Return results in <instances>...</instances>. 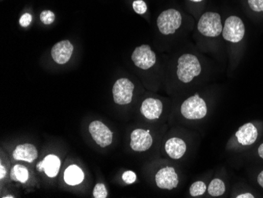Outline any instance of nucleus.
I'll list each match as a JSON object with an SVG mask.
<instances>
[{"label": "nucleus", "mask_w": 263, "mask_h": 198, "mask_svg": "<svg viewBox=\"0 0 263 198\" xmlns=\"http://www.w3.org/2000/svg\"><path fill=\"white\" fill-rule=\"evenodd\" d=\"M258 183L261 187L263 188V170L258 175Z\"/></svg>", "instance_id": "c85d7f7f"}, {"label": "nucleus", "mask_w": 263, "mask_h": 198, "mask_svg": "<svg viewBox=\"0 0 263 198\" xmlns=\"http://www.w3.org/2000/svg\"><path fill=\"white\" fill-rule=\"evenodd\" d=\"M60 165V159L56 155L50 154L37 163V168L40 172L43 170L48 177L54 178L59 173Z\"/></svg>", "instance_id": "ddd939ff"}, {"label": "nucleus", "mask_w": 263, "mask_h": 198, "mask_svg": "<svg viewBox=\"0 0 263 198\" xmlns=\"http://www.w3.org/2000/svg\"><path fill=\"white\" fill-rule=\"evenodd\" d=\"M0 170H1V172H0V179H4L6 174H7V170H6L5 167L3 165L2 163H1V165H0Z\"/></svg>", "instance_id": "bb28decb"}, {"label": "nucleus", "mask_w": 263, "mask_h": 198, "mask_svg": "<svg viewBox=\"0 0 263 198\" xmlns=\"http://www.w3.org/2000/svg\"><path fill=\"white\" fill-rule=\"evenodd\" d=\"M13 157L16 160H22L28 163H33L38 157V153L33 144H19L14 150Z\"/></svg>", "instance_id": "2eb2a0df"}, {"label": "nucleus", "mask_w": 263, "mask_h": 198, "mask_svg": "<svg viewBox=\"0 0 263 198\" xmlns=\"http://www.w3.org/2000/svg\"><path fill=\"white\" fill-rule=\"evenodd\" d=\"M181 14L177 10L169 9L163 11L157 18V24L163 35L173 34L181 26Z\"/></svg>", "instance_id": "20e7f679"}, {"label": "nucleus", "mask_w": 263, "mask_h": 198, "mask_svg": "<svg viewBox=\"0 0 263 198\" xmlns=\"http://www.w3.org/2000/svg\"><path fill=\"white\" fill-rule=\"evenodd\" d=\"M84 172L76 165L69 166L64 173V180L68 185L76 186L83 182Z\"/></svg>", "instance_id": "f3484780"}, {"label": "nucleus", "mask_w": 263, "mask_h": 198, "mask_svg": "<svg viewBox=\"0 0 263 198\" xmlns=\"http://www.w3.org/2000/svg\"><path fill=\"white\" fill-rule=\"evenodd\" d=\"M245 27L241 18L236 16H231L225 20L222 30L224 38L232 43H238L244 37Z\"/></svg>", "instance_id": "39448f33"}, {"label": "nucleus", "mask_w": 263, "mask_h": 198, "mask_svg": "<svg viewBox=\"0 0 263 198\" xmlns=\"http://www.w3.org/2000/svg\"><path fill=\"white\" fill-rule=\"evenodd\" d=\"M206 190V184L203 182L198 181V182H196V183H193L191 186L189 192H190V194L192 196H199L204 194Z\"/></svg>", "instance_id": "aec40b11"}, {"label": "nucleus", "mask_w": 263, "mask_h": 198, "mask_svg": "<svg viewBox=\"0 0 263 198\" xmlns=\"http://www.w3.org/2000/svg\"><path fill=\"white\" fill-rule=\"evenodd\" d=\"M163 108V103L160 100L147 98L142 103L140 112L147 119H157L162 115Z\"/></svg>", "instance_id": "f8f14e48"}, {"label": "nucleus", "mask_w": 263, "mask_h": 198, "mask_svg": "<svg viewBox=\"0 0 263 198\" xmlns=\"http://www.w3.org/2000/svg\"><path fill=\"white\" fill-rule=\"evenodd\" d=\"M155 182L157 187L160 189L171 190L178 185V176L173 167H163L156 174Z\"/></svg>", "instance_id": "1a4fd4ad"}, {"label": "nucleus", "mask_w": 263, "mask_h": 198, "mask_svg": "<svg viewBox=\"0 0 263 198\" xmlns=\"http://www.w3.org/2000/svg\"><path fill=\"white\" fill-rule=\"evenodd\" d=\"M108 190L106 186L102 183H98L95 185L93 189V196L95 198H106L108 197Z\"/></svg>", "instance_id": "412c9836"}, {"label": "nucleus", "mask_w": 263, "mask_h": 198, "mask_svg": "<svg viewBox=\"0 0 263 198\" xmlns=\"http://www.w3.org/2000/svg\"><path fill=\"white\" fill-rule=\"evenodd\" d=\"M222 20L218 13H205L198 23V30L205 37H218L222 33Z\"/></svg>", "instance_id": "f03ea898"}, {"label": "nucleus", "mask_w": 263, "mask_h": 198, "mask_svg": "<svg viewBox=\"0 0 263 198\" xmlns=\"http://www.w3.org/2000/svg\"><path fill=\"white\" fill-rule=\"evenodd\" d=\"M134 85L128 79H120L113 87V96L117 105H128L133 100Z\"/></svg>", "instance_id": "423d86ee"}, {"label": "nucleus", "mask_w": 263, "mask_h": 198, "mask_svg": "<svg viewBox=\"0 0 263 198\" xmlns=\"http://www.w3.org/2000/svg\"><path fill=\"white\" fill-rule=\"evenodd\" d=\"M40 20L45 24H50L56 20V15L50 11H43L40 14Z\"/></svg>", "instance_id": "4be33fe9"}, {"label": "nucleus", "mask_w": 263, "mask_h": 198, "mask_svg": "<svg viewBox=\"0 0 263 198\" xmlns=\"http://www.w3.org/2000/svg\"><path fill=\"white\" fill-rule=\"evenodd\" d=\"M32 18H32L31 14H29V13L23 14L19 20L20 24H21L22 27H29V26L31 24Z\"/></svg>", "instance_id": "a878e982"}, {"label": "nucleus", "mask_w": 263, "mask_h": 198, "mask_svg": "<svg viewBox=\"0 0 263 198\" xmlns=\"http://www.w3.org/2000/svg\"><path fill=\"white\" fill-rule=\"evenodd\" d=\"M4 197H5V198H7V197H14V196H4Z\"/></svg>", "instance_id": "2f4dec72"}, {"label": "nucleus", "mask_w": 263, "mask_h": 198, "mask_svg": "<svg viewBox=\"0 0 263 198\" xmlns=\"http://www.w3.org/2000/svg\"><path fill=\"white\" fill-rule=\"evenodd\" d=\"M11 178L13 181L25 183L29 179L28 169L21 164H16L11 171Z\"/></svg>", "instance_id": "a211bd4d"}, {"label": "nucleus", "mask_w": 263, "mask_h": 198, "mask_svg": "<svg viewBox=\"0 0 263 198\" xmlns=\"http://www.w3.org/2000/svg\"><path fill=\"white\" fill-rule=\"evenodd\" d=\"M235 137L238 138V142L242 145H251L255 143L258 137V131L256 127L252 123L245 124L242 126L235 133Z\"/></svg>", "instance_id": "4468645a"}, {"label": "nucleus", "mask_w": 263, "mask_h": 198, "mask_svg": "<svg viewBox=\"0 0 263 198\" xmlns=\"http://www.w3.org/2000/svg\"><path fill=\"white\" fill-rule=\"evenodd\" d=\"M258 154H259L260 157L263 159V144H261L258 148Z\"/></svg>", "instance_id": "c756f323"}, {"label": "nucleus", "mask_w": 263, "mask_h": 198, "mask_svg": "<svg viewBox=\"0 0 263 198\" xmlns=\"http://www.w3.org/2000/svg\"><path fill=\"white\" fill-rule=\"evenodd\" d=\"M165 148L169 157L174 160H178L186 153V144L183 140L177 137H173L166 141Z\"/></svg>", "instance_id": "dca6fc26"}, {"label": "nucleus", "mask_w": 263, "mask_h": 198, "mask_svg": "<svg viewBox=\"0 0 263 198\" xmlns=\"http://www.w3.org/2000/svg\"><path fill=\"white\" fill-rule=\"evenodd\" d=\"M251 9L255 12H263V0H248Z\"/></svg>", "instance_id": "393cba45"}, {"label": "nucleus", "mask_w": 263, "mask_h": 198, "mask_svg": "<svg viewBox=\"0 0 263 198\" xmlns=\"http://www.w3.org/2000/svg\"><path fill=\"white\" fill-rule=\"evenodd\" d=\"M225 183L221 179H215L209 183L208 187V193L212 196H222L225 193Z\"/></svg>", "instance_id": "6ab92c4d"}, {"label": "nucleus", "mask_w": 263, "mask_h": 198, "mask_svg": "<svg viewBox=\"0 0 263 198\" xmlns=\"http://www.w3.org/2000/svg\"><path fill=\"white\" fill-rule=\"evenodd\" d=\"M192 2H200V1H203V0H191Z\"/></svg>", "instance_id": "7c9ffc66"}, {"label": "nucleus", "mask_w": 263, "mask_h": 198, "mask_svg": "<svg viewBox=\"0 0 263 198\" xmlns=\"http://www.w3.org/2000/svg\"><path fill=\"white\" fill-rule=\"evenodd\" d=\"M132 60L137 67L147 70L155 64L156 56L150 46L143 44L134 50L132 55Z\"/></svg>", "instance_id": "0eeeda50"}, {"label": "nucleus", "mask_w": 263, "mask_h": 198, "mask_svg": "<svg viewBox=\"0 0 263 198\" xmlns=\"http://www.w3.org/2000/svg\"><path fill=\"white\" fill-rule=\"evenodd\" d=\"M152 143V137L150 134V131L143 129H137L132 132L130 146L134 151H147L151 148Z\"/></svg>", "instance_id": "9d476101"}, {"label": "nucleus", "mask_w": 263, "mask_h": 198, "mask_svg": "<svg viewBox=\"0 0 263 198\" xmlns=\"http://www.w3.org/2000/svg\"><path fill=\"white\" fill-rule=\"evenodd\" d=\"M122 179L126 184H133L137 180V175L132 170H127L122 175Z\"/></svg>", "instance_id": "b1692460"}, {"label": "nucleus", "mask_w": 263, "mask_h": 198, "mask_svg": "<svg viewBox=\"0 0 263 198\" xmlns=\"http://www.w3.org/2000/svg\"><path fill=\"white\" fill-rule=\"evenodd\" d=\"M134 11L139 14H144L147 11V7L143 0H137L134 1L133 4Z\"/></svg>", "instance_id": "5701e85b"}, {"label": "nucleus", "mask_w": 263, "mask_h": 198, "mask_svg": "<svg viewBox=\"0 0 263 198\" xmlns=\"http://www.w3.org/2000/svg\"><path fill=\"white\" fill-rule=\"evenodd\" d=\"M180 112L187 119H201L206 116L207 108L205 101L196 94L182 104Z\"/></svg>", "instance_id": "7ed1b4c3"}, {"label": "nucleus", "mask_w": 263, "mask_h": 198, "mask_svg": "<svg viewBox=\"0 0 263 198\" xmlns=\"http://www.w3.org/2000/svg\"><path fill=\"white\" fill-rule=\"evenodd\" d=\"M89 130L94 141L102 148H105L112 143L113 133L103 122L93 121L89 125Z\"/></svg>", "instance_id": "6e6552de"}, {"label": "nucleus", "mask_w": 263, "mask_h": 198, "mask_svg": "<svg viewBox=\"0 0 263 198\" xmlns=\"http://www.w3.org/2000/svg\"><path fill=\"white\" fill-rule=\"evenodd\" d=\"M201 73V65L196 56L185 54L178 59L177 76L179 80L183 83L192 82L195 77Z\"/></svg>", "instance_id": "f257e3e1"}, {"label": "nucleus", "mask_w": 263, "mask_h": 198, "mask_svg": "<svg viewBox=\"0 0 263 198\" xmlns=\"http://www.w3.org/2000/svg\"><path fill=\"white\" fill-rule=\"evenodd\" d=\"M73 52V44L69 40H62L52 47L51 56L58 64H66L71 58Z\"/></svg>", "instance_id": "9b49d317"}, {"label": "nucleus", "mask_w": 263, "mask_h": 198, "mask_svg": "<svg viewBox=\"0 0 263 198\" xmlns=\"http://www.w3.org/2000/svg\"><path fill=\"white\" fill-rule=\"evenodd\" d=\"M255 196H253L251 193H244V194L238 195L236 198H254Z\"/></svg>", "instance_id": "cd10ccee"}]
</instances>
